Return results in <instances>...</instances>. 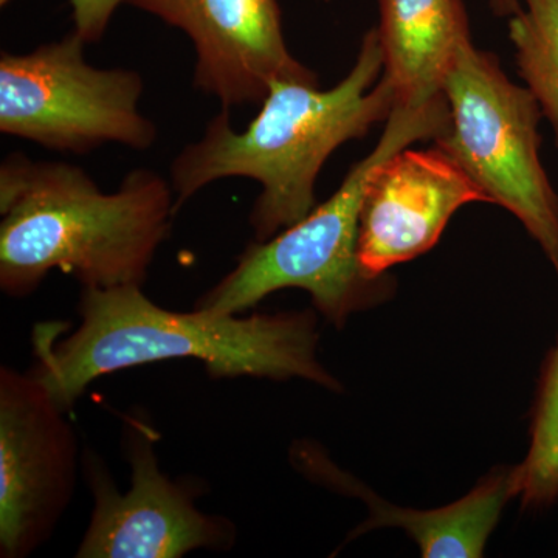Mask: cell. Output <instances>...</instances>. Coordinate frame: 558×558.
Returning a JSON list of instances; mask_svg holds the SVG:
<instances>
[{"mask_svg": "<svg viewBox=\"0 0 558 558\" xmlns=\"http://www.w3.org/2000/svg\"><path fill=\"white\" fill-rule=\"evenodd\" d=\"M175 215L171 182L148 168L105 193L68 161L10 154L0 165V289L24 299L51 270L83 288H143Z\"/></svg>", "mask_w": 558, "mask_h": 558, "instance_id": "obj_2", "label": "cell"}, {"mask_svg": "<svg viewBox=\"0 0 558 558\" xmlns=\"http://www.w3.org/2000/svg\"><path fill=\"white\" fill-rule=\"evenodd\" d=\"M444 95V94H442ZM428 105L396 106L369 156L348 172L340 189L306 218L267 241H253L234 269L197 301L196 310L240 315L282 289L310 292L319 314L337 328L349 315L379 304L392 290L359 259V222L371 174L414 142L440 137L450 124L446 97Z\"/></svg>", "mask_w": 558, "mask_h": 558, "instance_id": "obj_4", "label": "cell"}, {"mask_svg": "<svg viewBox=\"0 0 558 558\" xmlns=\"http://www.w3.org/2000/svg\"><path fill=\"white\" fill-rule=\"evenodd\" d=\"M185 33L196 53L193 83L222 109L260 105L275 80L319 86L286 44L278 0H128Z\"/></svg>", "mask_w": 558, "mask_h": 558, "instance_id": "obj_9", "label": "cell"}, {"mask_svg": "<svg viewBox=\"0 0 558 558\" xmlns=\"http://www.w3.org/2000/svg\"><path fill=\"white\" fill-rule=\"evenodd\" d=\"M296 464L314 478L347 494L357 495L369 509V519L351 537L379 527H400L417 543L425 558H473L483 556L488 537L497 526L513 490V468L498 469L481 481L464 498L433 510L403 509L389 505L376 494L344 475L323 454L303 444Z\"/></svg>", "mask_w": 558, "mask_h": 558, "instance_id": "obj_11", "label": "cell"}, {"mask_svg": "<svg viewBox=\"0 0 558 558\" xmlns=\"http://www.w3.org/2000/svg\"><path fill=\"white\" fill-rule=\"evenodd\" d=\"M509 38L520 76L558 146V0H523V9L509 17Z\"/></svg>", "mask_w": 558, "mask_h": 558, "instance_id": "obj_13", "label": "cell"}, {"mask_svg": "<svg viewBox=\"0 0 558 558\" xmlns=\"http://www.w3.org/2000/svg\"><path fill=\"white\" fill-rule=\"evenodd\" d=\"M73 31L27 53L0 57V132L64 154L101 146L149 149L157 126L140 112L145 81L135 70L100 69Z\"/></svg>", "mask_w": 558, "mask_h": 558, "instance_id": "obj_6", "label": "cell"}, {"mask_svg": "<svg viewBox=\"0 0 558 558\" xmlns=\"http://www.w3.org/2000/svg\"><path fill=\"white\" fill-rule=\"evenodd\" d=\"M156 432L142 417L123 418L124 457L131 487L117 490L105 461L84 453L94 510L78 558H180L197 549L227 550L236 529L223 517L197 509L199 488L160 470Z\"/></svg>", "mask_w": 558, "mask_h": 558, "instance_id": "obj_7", "label": "cell"}, {"mask_svg": "<svg viewBox=\"0 0 558 558\" xmlns=\"http://www.w3.org/2000/svg\"><path fill=\"white\" fill-rule=\"evenodd\" d=\"M10 0H0V3H2V5H7V3H9Z\"/></svg>", "mask_w": 558, "mask_h": 558, "instance_id": "obj_17", "label": "cell"}, {"mask_svg": "<svg viewBox=\"0 0 558 558\" xmlns=\"http://www.w3.org/2000/svg\"><path fill=\"white\" fill-rule=\"evenodd\" d=\"M495 16L512 17L523 9V0H488Z\"/></svg>", "mask_w": 558, "mask_h": 558, "instance_id": "obj_16", "label": "cell"}, {"mask_svg": "<svg viewBox=\"0 0 558 558\" xmlns=\"http://www.w3.org/2000/svg\"><path fill=\"white\" fill-rule=\"evenodd\" d=\"M486 194L435 149H402L371 174L359 222V259L373 278L435 247L451 216Z\"/></svg>", "mask_w": 558, "mask_h": 558, "instance_id": "obj_10", "label": "cell"}, {"mask_svg": "<svg viewBox=\"0 0 558 558\" xmlns=\"http://www.w3.org/2000/svg\"><path fill=\"white\" fill-rule=\"evenodd\" d=\"M513 490L527 509L558 506V339L539 377L526 458L513 468Z\"/></svg>", "mask_w": 558, "mask_h": 558, "instance_id": "obj_14", "label": "cell"}, {"mask_svg": "<svg viewBox=\"0 0 558 558\" xmlns=\"http://www.w3.org/2000/svg\"><path fill=\"white\" fill-rule=\"evenodd\" d=\"M81 323L61 337L60 323L33 333L32 371L69 411L87 387L117 371L163 360L194 359L213 379H303L340 391L318 362L317 318L311 312L252 317L163 310L140 286L83 288Z\"/></svg>", "mask_w": 558, "mask_h": 558, "instance_id": "obj_1", "label": "cell"}, {"mask_svg": "<svg viewBox=\"0 0 558 558\" xmlns=\"http://www.w3.org/2000/svg\"><path fill=\"white\" fill-rule=\"evenodd\" d=\"M60 403L32 373L0 368V557L32 556L75 492L78 440Z\"/></svg>", "mask_w": 558, "mask_h": 558, "instance_id": "obj_8", "label": "cell"}, {"mask_svg": "<svg viewBox=\"0 0 558 558\" xmlns=\"http://www.w3.org/2000/svg\"><path fill=\"white\" fill-rule=\"evenodd\" d=\"M75 32L86 44L98 43L108 31L109 22L121 3L128 0H69Z\"/></svg>", "mask_w": 558, "mask_h": 558, "instance_id": "obj_15", "label": "cell"}, {"mask_svg": "<svg viewBox=\"0 0 558 558\" xmlns=\"http://www.w3.org/2000/svg\"><path fill=\"white\" fill-rule=\"evenodd\" d=\"M384 53L371 28L351 72L329 90L295 81H271L255 120L234 130L229 109L208 121L204 134L171 165L175 211L199 191L223 179L260 185L250 211L255 241H267L317 207L315 183L333 150L360 140L396 108L384 78Z\"/></svg>", "mask_w": 558, "mask_h": 558, "instance_id": "obj_3", "label": "cell"}, {"mask_svg": "<svg viewBox=\"0 0 558 558\" xmlns=\"http://www.w3.org/2000/svg\"><path fill=\"white\" fill-rule=\"evenodd\" d=\"M379 13L381 76L395 90L396 106L435 101L459 49L472 43L464 2L379 0Z\"/></svg>", "mask_w": 558, "mask_h": 558, "instance_id": "obj_12", "label": "cell"}, {"mask_svg": "<svg viewBox=\"0 0 558 558\" xmlns=\"http://www.w3.org/2000/svg\"><path fill=\"white\" fill-rule=\"evenodd\" d=\"M450 124L435 145L486 194L523 223L558 275V194L539 159L534 95L473 43L459 49L442 84Z\"/></svg>", "mask_w": 558, "mask_h": 558, "instance_id": "obj_5", "label": "cell"}]
</instances>
